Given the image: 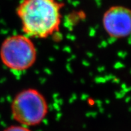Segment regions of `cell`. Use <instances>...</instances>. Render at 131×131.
<instances>
[{
    "label": "cell",
    "mask_w": 131,
    "mask_h": 131,
    "mask_svg": "<svg viewBox=\"0 0 131 131\" xmlns=\"http://www.w3.org/2000/svg\"><path fill=\"white\" fill-rule=\"evenodd\" d=\"M3 131H31L28 127L22 126V125H11L8 126Z\"/></svg>",
    "instance_id": "5"
},
{
    "label": "cell",
    "mask_w": 131,
    "mask_h": 131,
    "mask_svg": "<svg viewBox=\"0 0 131 131\" xmlns=\"http://www.w3.org/2000/svg\"><path fill=\"white\" fill-rule=\"evenodd\" d=\"M62 8L57 0H21L16 13L26 36L43 39L59 31Z\"/></svg>",
    "instance_id": "1"
},
{
    "label": "cell",
    "mask_w": 131,
    "mask_h": 131,
    "mask_svg": "<svg viewBox=\"0 0 131 131\" xmlns=\"http://www.w3.org/2000/svg\"><path fill=\"white\" fill-rule=\"evenodd\" d=\"M36 58V46L31 38L25 34L7 37L0 47V59L11 70H27L35 64Z\"/></svg>",
    "instance_id": "3"
},
{
    "label": "cell",
    "mask_w": 131,
    "mask_h": 131,
    "mask_svg": "<svg viewBox=\"0 0 131 131\" xmlns=\"http://www.w3.org/2000/svg\"><path fill=\"white\" fill-rule=\"evenodd\" d=\"M11 112L18 124L29 128L43 122L48 112V105L41 92L34 88H27L14 97Z\"/></svg>",
    "instance_id": "2"
},
{
    "label": "cell",
    "mask_w": 131,
    "mask_h": 131,
    "mask_svg": "<svg viewBox=\"0 0 131 131\" xmlns=\"http://www.w3.org/2000/svg\"><path fill=\"white\" fill-rule=\"evenodd\" d=\"M102 25L107 34L111 38H126L130 34V11L122 5L111 7L104 14Z\"/></svg>",
    "instance_id": "4"
}]
</instances>
